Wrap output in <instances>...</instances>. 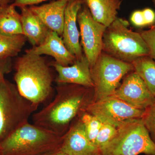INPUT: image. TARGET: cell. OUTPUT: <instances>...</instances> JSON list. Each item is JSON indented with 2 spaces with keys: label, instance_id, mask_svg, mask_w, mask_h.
<instances>
[{
  "label": "cell",
  "instance_id": "cell-1",
  "mask_svg": "<svg viewBox=\"0 0 155 155\" xmlns=\"http://www.w3.org/2000/svg\"><path fill=\"white\" fill-rule=\"evenodd\" d=\"M76 84H57L52 101L32 116L33 124L63 136L75 117L83 112L91 102V89Z\"/></svg>",
  "mask_w": 155,
  "mask_h": 155
},
{
  "label": "cell",
  "instance_id": "cell-2",
  "mask_svg": "<svg viewBox=\"0 0 155 155\" xmlns=\"http://www.w3.org/2000/svg\"><path fill=\"white\" fill-rule=\"evenodd\" d=\"M14 80L22 96L38 106L51 95L54 78L52 71L41 56L30 53L15 62Z\"/></svg>",
  "mask_w": 155,
  "mask_h": 155
},
{
  "label": "cell",
  "instance_id": "cell-3",
  "mask_svg": "<svg viewBox=\"0 0 155 155\" xmlns=\"http://www.w3.org/2000/svg\"><path fill=\"white\" fill-rule=\"evenodd\" d=\"M63 138L28 122L0 143V151L1 155H41L59 149Z\"/></svg>",
  "mask_w": 155,
  "mask_h": 155
},
{
  "label": "cell",
  "instance_id": "cell-4",
  "mask_svg": "<svg viewBox=\"0 0 155 155\" xmlns=\"http://www.w3.org/2000/svg\"><path fill=\"white\" fill-rule=\"evenodd\" d=\"M129 25L127 20L116 17L104 33L102 51L131 64L137 58L149 56V51L140 34L130 30Z\"/></svg>",
  "mask_w": 155,
  "mask_h": 155
},
{
  "label": "cell",
  "instance_id": "cell-5",
  "mask_svg": "<svg viewBox=\"0 0 155 155\" xmlns=\"http://www.w3.org/2000/svg\"><path fill=\"white\" fill-rule=\"evenodd\" d=\"M38 107L22 96L15 84L0 80V143L28 122Z\"/></svg>",
  "mask_w": 155,
  "mask_h": 155
},
{
  "label": "cell",
  "instance_id": "cell-6",
  "mask_svg": "<svg viewBox=\"0 0 155 155\" xmlns=\"http://www.w3.org/2000/svg\"><path fill=\"white\" fill-rule=\"evenodd\" d=\"M101 155H155V143L141 118L127 120L101 150Z\"/></svg>",
  "mask_w": 155,
  "mask_h": 155
},
{
  "label": "cell",
  "instance_id": "cell-7",
  "mask_svg": "<svg viewBox=\"0 0 155 155\" xmlns=\"http://www.w3.org/2000/svg\"><path fill=\"white\" fill-rule=\"evenodd\" d=\"M134 70L131 63L120 61L102 52L91 68L94 84V101L114 95L122 78Z\"/></svg>",
  "mask_w": 155,
  "mask_h": 155
},
{
  "label": "cell",
  "instance_id": "cell-8",
  "mask_svg": "<svg viewBox=\"0 0 155 155\" xmlns=\"http://www.w3.org/2000/svg\"><path fill=\"white\" fill-rule=\"evenodd\" d=\"M145 110L134 107L113 95L91 101L85 112L96 116L103 123L118 127L127 120L142 118Z\"/></svg>",
  "mask_w": 155,
  "mask_h": 155
},
{
  "label": "cell",
  "instance_id": "cell-9",
  "mask_svg": "<svg viewBox=\"0 0 155 155\" xmlns=\"http://www.w3.org/2000/svg\"><path fill=\"white\" fill-rule=\"evenodd\" d=\"M77 22L81 46L91 68L102 52L103 36L107 27L95 20L84 3L78 14Z\"/></svg>",
  "mask_w": 155,
  "mask_h": 155
},
{
  "label": "cell",
  "instance_id": "cell-10",
  "mask_svg": "<svg viewBox=\"0 0 155 155\" xmlns=\"http://www.w3.org/2000/svg\"><path fill=\"white\" fill-rule=\"evenodd\" d=\"M114 95L141 110H146L155 101V97L134 70L125 75Z\"/></svg>",
  "mask_w": 155,
  "mask_h": 155
},
{
  "label": "cell",
  "instance_id": "cell-11",
  "mask_svg": "<svg viewBox=\"0 0 155 155\" xmlns=\"http://www.w3.org/2000/svg\"><path fill=\"white\" fill-rule=\"evenodd\" d=\"M60 150L65 155H101L99 149L87 138L79 118L64 135Z\"/></svg>",
  "mask_w": 155,
  "mask_h": 155
},
{
  "label": "cell",
  "instance_id": "cell-12",
  "mask_svg": "<svg viewBox=\"0 0 155 155\" xmlns=\"http://www.w3.org/2000/svg\"><path fill=\"white\" fill-rule=\"evenodd\" d=\"M84 0H69L65 9L62 37L64 44L76 60L84 55L79 42L80 32L78 28L77 16Z\"/></svg>",
  "mask_w": 155,
  "mask_h": 155
},
{
  "label": "cell",
  "instance_id": "cell-13",
  "mask_svg": "<svg viewBox=\"0 0 155 155\" xmlns=\"http://www.w3.org/2000/svg\"><path fill=\"white\" fill-rule=\"evenodd\" d=\"M51 66L58 73L55 79L57 84H76L94 88L90 66L84 55L70 66H61L55 62H53Z\"/></svg>",
  "mask_w": 155,
  "mask_h": 155
},
{
  "label": "cell",
  "instance_id": "cell-14",
  "mask_svg": "<svg viewBox=\"0 0 155 155\" xmlns=\"http://www.w3.org/2000/svg\"><path fill=\"white\" fill-rule=\"evenodd\" d=\"M25 53L51 56L55 59L56 63L63 66H70L76 61L75 56L66 47L62 38L51 30L41 44L26 50Z\"/></svg>",
  "mask_w": 155,
  "mask_h": 155
},
{
  "label": "cell",
  "instance_id": "cell-15",
  "mask_svg": "<svg viewBox=\"0 0 155 155\" xmlns=\"http://www.w3.org/2000/svg\"><path fill=\"white\" fill-rule=\"evenodd\" d=\"M68 1L55 0L40 6H29L50 30L62 36L64 28L65 9Z\"/></svg>",
  "mask_w": 155,
  "mask_h": 155
},
{
  "label": "cell",
  "instance_id": "cell-16",
  "mask_svg": "<svg viewBox=\"0 0 155 155\" xmlns=\"http://www.w3.org/2000/svg\"><path fill=\"white\" fill-rule=\"evenodd\" d=\"M20 8L23 35L32 47L39 45L44 41L51 30L29 7L25 6Z\"/></svg>",
  "mask_w": 155,
  "mask_h": 155
},
{
  "label": "cell",
  "instance_id": "cell-17",
  "mask_svg": "<svg viewBox=\"0 0 155 155\" xmlns=\"http://www.w3.org/2000/svg\"><path fill=\"white\" fill-rule=\"evenodd\" d=\"M95 20L107 27L117 17L121 0H84Z\"/></svg>",
  "mask_w": 155,
  "mask_h": 155
},
{
  "label": "cell",
  "instance_id": "cell-18",
  "mask_svg": "<svg viewBox=\"0 0 155 155\" xmlns=\"http://www.w3.org/2000/svg\"><path fill=\"white\" fill-rule=\"evenodd\" d=\"M0 33L8 35H23L20 14L11 4L0 6Z\"/></svg>",
  "mask_w": 155,
  "mask_h": 155
},
{
  "label": "cell",
  "instance_id": "cell-19",
  "mask_svg": "<svg viewBox=\"0 0 155 155\" xmlns=\"http://www.w3.org/2000/svg\"><path fill=\"white\" fill-rule=\"evenodd\" d=\"M134 69L144 81L147 87L155 97V61L150 56L136 59L132 63Z\"/></svg>",
  "mask_w": 155,
  "mask_h": 155
},
{
  "label": "cell",
  "instance_id": "cell-20",
  "mask_svg": "<svg viewBox=\"0 0 155 155\" xmlns=\"http://www.w3.org/2000/svg\"><path fill=\"white\" fill-rule=\"evenodd\" d=\"M26 40L24 35H8L0 33V59L17 56L22 50Z\"/></svg>",
  "mask_w": 155,
  "mask_h": 155
},
{
  "label": "cell",
  "instance_id": "cell-21",
  "mask_svg": "<svg viewBox=\"0 0 155 155\" xmlns=\"http://www.w3.org/2000/svg\"><path fill=\"white\" fill-rule=\"evenodd\" d=\"M79 118L84 125L87 138L91 142L95 145L96 139L103 125L102 122L96 116L86 112L81 114Z\"/></svg>",
  "mask_w": 155,
  "mask_h": 155
},
{
  "label": "cell",
  "instance_id": "cell-22",
  "mask_svg": "<svg viewBox=\"0 0 155 155\" xmlns=\"http://www.w3.org/2000/svg\"><path fill=\"white\" fill-rule=\"evenodd\" d=\"M117 131V127L113 125L103 123L95 142V145L101 150L114 137Z\"/></svg>",
  "mask_w": 155,
  "mask_h": 155
},
{
  "label": "cell",
  "instance_id": "cell-23",
  "mask_svg": "<svg viewBox=\"0 0 155 155\" xmlns=\"http://www.w3.org/2000/svg\"><path fill=\"white\" fill-rule=\"evenodd\" d=\"M141 119L151 138L155 143V101L145 110Z\"/></svg>",
  "mask_w": 155,
  "mask_h": 155
},
{
  "label": "cell",
  "instance_id": "cell-24",
  "mask_svg": "<svg viewBox=\"0 0 155 155\" xmlns=\"http://www.w3.org/2000/svg\"><path fill=\"white\" fill-rule=\"evenodd\" d=\"M139 33L147 46L149 56L155 61V24L148 30L142 31Z\"/></svg>",
  "mask_w": 155,
  "mask_h": 155
},
{
  "label": "cell",
  "instance_id": "cell-25",
  "mask_svg": "<svg viewBox=\"0 0 155 155\" xmlns=\"http://www.w3.org/2000/svg\"><path fill=\"white\" fill-rule=\"evenodd\" d=\"M130 20L134 26L143 27L147 26L142 10H136L130 16Z\"/></svg>",
  "mask_w": 155,
  "mask_h": 155
},
{
  "label": "cell",
  "instance_id": "cell-26",
  "mask_svg": "<svg viewBox=\"0 0 155 155\" xmlns=\"http://www.w3.org/2000/svg\"><path fill=\"white\" fill-rule=\"evenodd\" d=\"M12 68L11 58L0 59V80L5 78V75L10 73Z\"/></svg>",
  "mask_w": 155,
  "mask_h": 155
},
{
  "label": "cell",
  "instance_id": "cell-27",
  "mask_svg": "<svg viewBox=\"0 0 155 155\" xmlns=\"http://www.w3.org/2000/svg\"><path fill=\"white\" fill-rule=\"evenodd\" d=\"M142 11L143 14L147 25H151L155 24V12L150 8H145Z\"/></svg>",
  "mask_w": 155,
  "mask_h": 155
},
{
  "label": "cell",
  "instance_id": "cell-28",
  "mask_svg": "<svg viewBox=\"0 0 155 155\" xmlns=\"http://www.w3.org/2000/svg\"><path fill=\"white\" fill-rule=\"evenodd\" d=\"M49 1V0H14L12 5L15 7H19L21 8L22 7L25 6H30L35 5L37 4L45 2V1ZM55 1V0H54ZM61 1H69V0H61Z\"/></svg>",
  "mask_w": 155,
  "mask_h": 155
},
{
  "label": "cell",
  "instance_id": "cell-29",
  "mask_svg": "<svg viewBox=\"0 0 155 155\" xmlns=\"http://www.w3.org/2000/svg\"><path fill=\"white\" fill-rule=\"evenodd\" d=\"M41 155H65L59 149L55 150L49 152L45 153Z\"/></svg>",
  "mask_w": 155,
  "mask_h": 155
},
{
  "label": "cell",
  "instance_id": "cell-30",
  "mask_svg": "<svg viewBox=\"0 0 155 155\" xmlns=\"http://www.w3.org/2000/svg\"><path fill=\"white\" fill-rule=\"evenodd\" d=\"M2 5H9L12 4L14 0H0Z\"/></svg>",
  "mask_w": 155,
  "mask_h": 155
},
{
  "label": "cell",
  "instance_id": "cell-31",
  "mask_svg": "<svg viewBox=\"0 0 155 155\" xmlns=\"http://www.w3.org/2000/svg\"><path fill=\"white\" fill-rule=\"evenodd\" d=\"M153 3L155 7V0H153Z\"/></svg>",
  "mask_w": 155,
  "mask_h": 155
},
{
  "label": "cell",
  "instance_id": "cell-32",
  "mask_svg": "<svg viewBox=\"0 0 155 155\" xmlns=\"http://www.w3.org/2000/svg\"><path fill=\"white\" fill-rule=\"evenodd\" d=\"M2 5V3H1V1H0V6Z\"/></svg>",
  "mask_w": 155,
  "mask_h": 155
},
{
  "label": "cell",
  "instance_id": "cell-33",
  "mask_svg": "<svg viewBox=\"0 0 155 155\" xmlns=\"http://www.w3.org/2000/svg\"><path fill=\"white\" fill-rule=\"evenodd\" d=\"M0 155H1V151H0Z\"/></svg>",
  "mask_w": 155,
  "mask_h": 155
}]
</instances>
